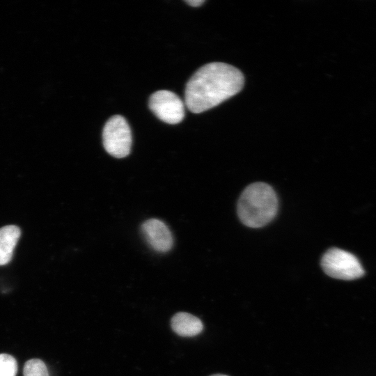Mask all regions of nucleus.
<instances>
[{
    "mask_svg": "<svg viewBox=\"0 0 376 376\" xmlns=\"http://www.w3.org/2000/svg\"><path fill=\"white\" fill-rule=\"evenodd\" d=\"M244 82L242 73L235 67L220 62L207 63L188 81L185 104L193 113L203 112L239 93Z\"/></svg>",
    "mask_w": 376,
    "mask_h": 376,
    "instance_id": "f257e3e1",
    "label": "nucleus"
},
{
    "mask_svg": "<svg viewBox=\"0 0 376 376\" xmlns=\"http://www.w3.org/2000/svg\"><path fill=\"white\" fill-rule=\"evenodd\" d=\"M278 211V198L273 188L254 182L242 192L237 203L239 219L245 226L257 228L269 223Z\"/></svg>",
    "mask_w": 376,
    "mask_h": 376,
    "instance_id": "f03ea898",
    "label": "nucleus"
},
{
    "mask_svg": "<svg viewBox=\"0 0 376 376\" xmlns=\"http://www.w3.org/2000/svg\"><path fill=\"white\" fill-rule=\"evenodd\" d=\"M321 267L329 276L341 280H354L363 276L364 270L357 258L338 248L327 250L321 259Z\"/></svg>",
    "mask_w": 376,
    "mask_h": 376,
    "instance_id": "7ed1b4c3",
    "label": "nucleus"
},
{
    "mask_svg": "<svg viewBox=\"0 0 376 376\" xmlns=\"http://www.w3.org/2000/svg\"><path fill=\"white\" fill-rule=\"evenodd\" d=\"M102 141L106 151L117 158L127 156L132 146V133L124 117L116 115L106 123L102 132Z\"/></svg>",
    "mask_w": 376,
    "mask_h": 376,
    "instance_id": "20e7f679",
    "label": "nucleus"
},
{
    "mask_svg": "<svg viewBox=\"0 0 376 376\" xmlns=\"http://www.w3.org/2000/svg\"><path fill=\"white\" fill-rule=\"evenodd\" d=\"M149 107L159 119L169 124L179 123L185 116L182 100L170 91L161 90L152 93Z\"/></svg>",
    "mask_w": 376,
    "mask_h": 376,
    "instance_id": "39448f33",
    "label": "nucleus"
},
{
    "mask_svg": "<svg viewBox=\"0 0 376 376\" xmlns=\"http://www.w3.org/2000/svg\"><path fill=\"white\" fill-rule=\"evenodd\" d=\"M141 232L148 245L157 252H167L173 246L172 233L159 219H150L146 221L141 225Z\"/></svg>",
    "mask_w": 376,
    "mask_h": 376,
    "instance_id": "423d86ee",
    "label": "nucleus"
},
{
    "mask_svg": "<svg viewBox=\"0 0 376 376\" xmlns=\"http://www.w3.org/2000/svg\"><path fill=\"white\" fill-rule=\"evenodd\" d=\"M172 330L180 336H195L203 329L201 320L186 312H179L175 314L171 320Z\"/></svg>",
    "mask_w": 376,
    "mask_h": 376,
    "instance_id": "0eeeda50",
    "label": "nucleus"
},
{
    "mask_svg": "<svg viewBox=\"0 0 376 376\" xmlns=\"http://www.w3.org/2000/svg\"><path fill=\"white\" fill-rule=\"evenodd\" d=\"M20 235V229L17 226L8 225L0 228V265H5L10 261Z\"/></svg>",
    "mask_w": 376,
    "mask_h": 376,
    "instance_id": "6e6552de",
    "label": "nucleus"
},
{
    "mask_svg": "<svg viewBox=\"0 0 376 376\" xmlns=\"http://www.w3.org/2000/svg\"><path fill=\"white\" fill-rule=\"evenodd\" d=\"M24 376H49L45 363L38 359L27 361L24 366Z\"/></svg>",
    "mask_w": 376,
    "mask_h": 376,
    "instance_id": "1a4fd4ad",
    "label": "nucleus"
},
{
    "mask_svg": "<svg viewBox=\"0 0 376 376\" xmlns=\"http://www.w3.org/2000/svg\"><path fill=\"white\" fill-rule=\"evenodd\" d=\"M17 363L16 359L8 354H0V376H16Z\"/></svg>",
    "mask_w": 376,
    "mask_h": 376,
    "instance_id": "9d476101",
    "label": "nucleus"
},
{
    "mask_svg": "<svg viewBox=\"0 0 376 376\" xmlns=\"http://www.w3.org/2000/svg\"><path fill=\"white\" fill-rule=\"evenodd\" d=\"M185 2L188 3L189 5H190L191 6L198 7L201 6V4H203L205 2V1L204 0H187L185 1Z\"/></svg>",
    "mask_w": 376,
    "mask_h": 376,
    "instance_id": "9b49d317",
    "label": "nucleus"
},
{
    "mask_svg": "<svg viewBox=\"0 0 376 376\" xmlns=\"http://www.w3.org/2000/svg\"><path fill=\"white\" fill-rule=\"evenodd\" d=\"M210 376H228V375H223V374H214Z\"/></svg>",
    "mask_w": 376,
    "mask_h": 376,
    "instance_id": "f8f14e48",
    "label": "nucleus"
}]
</instances>
